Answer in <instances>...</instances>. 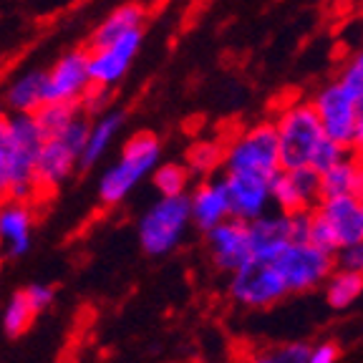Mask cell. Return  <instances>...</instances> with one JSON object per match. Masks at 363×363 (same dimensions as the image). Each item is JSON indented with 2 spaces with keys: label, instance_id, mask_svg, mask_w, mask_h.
<instances>
[{
  "label": "cell",
  "instance_id": "obj_1",
  "mask_svg": "<svg viewBox=\"0 0 363 363\" xmlns=\"http://www.w3.org/2000/svg\"><path fill=\"white\" fill-rule=\"evenodd\" d=\"M275 136H278V154L283 169H298V167H311L318 147L328 139L320 129L315 111L311 101L295 99L283 106H278L272 116Z\"/></svg>",
  "mask_w": 363,
  "mask_h": 363
},
{
  "label": "cell",
  "instance_id": "obj_2",
  "mask_svg": "<svg viewBox=\"0 0 363 363\" xmlns=\"http://www.w3.org/2000/svg\"><path fill=\"white\" fill-rule=\"evenodd\" d=\"M89 124V116L81 113L79 119L71 121L66 129L43 139L33 167L35 199L48 192H56L63 182L79 169V159L81 152H84Z\"/></svg>",
  "mask_w": 363,
  "mask_h": 363
},
{
  "label": "cell",
  "instance_id": "obj_3",
  "mask_svg": "<svg viewBox=\"0 0 363 363\" xmlns=\"http://www.w3.org/2000/svg\"><path fill=\"white\" fill-rule=\"evenodd\" d=\"M162 157V144L154 134L149 131H139L124 144L119 159L108 167L99 179V197L106 207L124 202L131 192L136 189V184L142 179H147L154 172V167L159 164Z\"/></svg>",
  "mask_w": 363,
  "mask_h": 363
},
{
  "label": "cell",
  "instance_id": "obj_4",
  "mask_svg": "<svg viewBox=\"0 0 363 363\" xmlns=\"http://www.w3.org/2000/svg\"><path fill=\"white\" fill-rule=\"evenodd\" d=\"M45 134L40 131L33 113L6 116V154H8V189L6 199L33 202V167Z\"/></svg>",
  "mask_w": 363,
  "mask_h": 363
},
{
  "label": "cell",
  "instance_id": "obj_5",
  "mask_svg": "<svg viewBox=\"0 0 363 363\" xmlns=\"http://www.w3.org/2000/svg\"><path fill=\"white\" fill-rule=\"evenodd\" d=\"M308 225V242L325 250L333 255L343 245H351L363 240V215L361 199L351 194L340 197H320L311 212Z\"/></svg>",
  "mask_w": 363,
  "mask_h": 363
},
{
  "label": "cell",
  "instance_id": "obj_6",
  "mask_svg": "<svg viewBox=\"0 0 363 363\" xmlns=\"http://www.w3.org/2000/svg\"><path fill=\"white\" fill-rule=\"evenodd\" d=\"M222 167L225 172H238V174H275L280 169V154L272 119L247 126L230 142H225Z\"/></svg>",
  "mask_w": 363,
  "mask_h": 363
},
{
  "label": "cell",
  "instance_id": "obj_7",
  "mask_svg": "<svg viewBox=\"0 0 363 363\" xmlns=\"http://www.w3.org/2000/svg\"><path fill=\"white\" fill-rule=\"evenodd\" d=\"M189 220V197H159L139 220V242L147 255H167L182 242Z\"/></svg>",
  "mask_w": 363,
  "mask_h": 363
},
{
  "label": "cell",
  "instance_id": "obj_8",
  "mask_svg": "<svg viewBox=\"0 0 363 363\" xmlns=\"http://www.w3.org/2000/svg\"><path fill=\"white\" fill-rule=\"evenodd\" d=\"M272 265L278 267L288 293L318 288L320 283H325V278L335 267L333 255L315 247L313 242H288L280 250V255L272 260Z\"/></svg>",
  "mask_w": 363,
  "mask_h": 363
},
{
  "label": "cell",
  "instance_id": "obj_9",
  "mask_svg": "<svg viewBox=\"0 0 363 363\" xmlns=\"http://www.w3.org/2000/svg\"><path fill=\"white\" fill-rule=\"evenodd\" d=\"M311 106L315 111L320 129L328 136L330 142L346 147L353 142V136L358 131V113H356V96L338 79L330 84L320 86L315 91V96L311 99Z\"/></svg>",
  "mask_w": 363,
  "mask_h": 363
},
{
  "label": "cell",
  "instance_id": "obj_10",
  "mask_svg": "<svg viewBox=\"0 0 363 363\" xmlns=\"http://www.w3.org/2000/svg\"><path fill=\"white\" fill-rule=\"evenodd\" d=\"M230 295L235 303L245 308H267L283 301L288 295V288H285V280L280 278L278 267L272 262L250 257L245 265L233 270Z\"/></svg>",
  "mask_w": 363,
  "mask_h": 363
},
{
  "label": "cell",
  "instance_id": "obj_11",
  "mask_svg": "<svg viewBox=\"0 0 363 363\" xmlns=\"http://www.w3.org/2000/svg\"><path fill=\"white\" fill-rule=\"evenodd\" d=\"M142 40H144V30L134 28L121 35V38L111 40V43L99 45V48H89L91 84L96 86V89H106V91L113 89L131 68L136 53L142 48Z\"/></svg>",
  "mask_w": 363,
  "mask_h": 363
},
{
  "label": "cell",
  "instance_id": "obj_12",
  "mask_svg": "<svg viewBox=\"0 0 363 363\" xmlns=\"http://www.w3.org/2000/svg\"><path fill=\"white\" fill-rule=\"evenodd\" d=\"M94 89L89 74V48L66 51L51 71H45V101L84 104Z\"/></svg>",
  "mask_w": 363,
  "mask_h": 363
},
{
  "label": "cell",
  "instance_id": "obj_13",
  "mask_svg": "<svg viewBox=\"0 0 363 363\" xmlns=\"http://www.w3.org/2000/svg\"><path fill=\"white\" fill-rule=\"evenodd\" d=\"M270 199L280 212H311L320 199V174L311 167L283 169L270 177Z\"/></svg>",
  "mask_w": 363,
  "mask_h": 363
},
{
  "label": "cell",
  "instance_id": "obj_14",
  "mask_svg": "<svg viewBox=\"0 0 363 363\" xmlns=\"http://www.w3.org/2000/svg\"><path fill=\"white\" fill-rule=\"evenodd\" d=\"M227 202H230V217L238 220H255L265 215L270 207V177L260 174H238L225 172Z\"/></svg>",
  "mask_w": 363,
  "mask_h": 363
},
{
  "label": "cell",
  "instance_id": "obj_15",
  "mask_svg": "<svg viewBox=\"0 0 363 363\" xmlns=\"http://www.w3.org/2000/svg\"><path fill=\"white\" fill-rule=\"evenodd\" d=\"M33 202L0 199V255L23 257L33 242Z\"/></svg>",
  "mask_w": 363,
  "mask_h": 363
},
{
  "label": "cell",
  "instance_id": "obj_16",
  "mask_svg": "<svg viewBox=\"0 0 363 363\" xmlns=\"http://www.w3.org/2000/svg\"><path fill=\"white\" fill-rule=\"evenodd\" d=\"M207 242H210L212 260L220 270L233 272L252 257L247 222L238 220V217H227L220 225L207 230Z\"/></svg>",
  "mask_w": 363,
  "mask_h": 363
},
{
  "label": "cell",
  "instance_id": "obj_17",
  "mask_svg": "<svg viewBox=\"0 0 363 363\" xmlns=\"http://www.w3.org/2000/svg\"><path fill=\"white\" fill-rule=\"evenodd\" d=\"M247 233L252 257L272 262L285 245L293 242V217L288 212H275V215L265 212V215L247 222Z\"/></svg>",
  "mask_w": 363,
  "mask_h": 363
},
{
  "label": "cell",
  "instance_id": "obj_18",
  "mask_svg": "<svg viewBox=\"0 0 363 363\" xmlns=\"http://www.w3.org/2000/svg\"><path fill=\"white\" fill-rule=\"evenodd\" d=\"M189 197V220L202 233L220 225L230 217V202H227L225 177L222 179H204Z\"/></svg>",
  "mask_w": 363,
  "mask_h": 363
},
{
  "label": "cell",
  "instance_id": "obj_19",
  "mask_svg": "<svg viewBox=\"0 0 363 363\" xmlns=\"http://www.w3.org/2000/svg\"><path fill=\"white\" fill-rule=\"evenodd\" d=\"M124 121H126V113L119 111V108H108V111L99 113L96 121H91L84 152H81L79 159V169H91V167H96L101 162L104 154L108 152V147L116 142Z\"/></svg>",
  "mask_w": 363,
  "mask_h": 363
},
{
  "label": "cell",
  "instance_id": "obj_20",
  "mask_svg": "<svg viewBox=\"0 0 363 363\" xmlns=\"http://www.w3.org/2000/svg\"><path fill=\"white\" fill-rule=\"evenodd\" d=\"M3 101L11 113H35L45 104V71L30 68L18 74L8 84Z\"/></svg>",
  "mask_w": 363,
  "mask_h": 363
},
{
  "label": "cell",
  "instance_id": "obj_21",
  "mask_svg": "<svg viewBox=\"0 0 363 363\" xmlns=\"http://www.w3.org/2000/svg\"><path fill=\"white\" fill-rule=\"evenodd\" d=\"M144 21H147V11H144V6H139V3H126V6L113 8V11L96 26V30L91 35L89 48L106 45V43H111V40L121 38L124 33H129V30L142 28Z\"/></svg>",
  "mask_w": 363,
  "mask_h": 363
},
{
  "label": "cell",
  "instance_id": "obj_22",
  "mask_svg": "<svg viewBox=\"0 0 363 363\" xmlns=\"http://www.w3.org/2000/svg\"><path fill=\"white\" fill-rule=\"evenodd\" d=\"M361 293H363V275H358V272L333 267V272L325 278V301L335 311L348 308Z\"/></svg>",
  "mask_w": 363,
  "mask_h": 363
},
{
  "label": "cell",
  "instance_id": "obj_23",
  "mask_svg": "<svg viewBox=\"0 0 363 363\" xmlns=\"http://www.w3.org/2000/svg\"><path fill=\"white\" fill-rule=\"evenodd\" d=\"M356 174H358V162L351 154H346L333 167L320 172V197H340V194H351L353 197Z\"/></svg>",
  "mask_w": 363,
  "mask_h": 363
},
{
  "label": "cell",
  "instance_id": "obj_24",
  "mask_svg": "<svg viewBox=\"0 0 363 363\" xmlns=\"http://www.w3.org/2000/svg\"><path fill=\"white\" fill-rule=\"evenodd\" d=\"M33 318L35 311L30 308L28 298H26L23 290H18V293H13L8 298L6 306L0 308V328H3V333L11 335V338H18V335H23L30 328Z\"/></svg>",
  "mask_w": 363,
  "mask_h": 363
},
{
  "label": "cell",
  "instance_id": "obj_25",
  "mask_svg": "<svg viewBox=\"0 0 363 363\" xmlns=\"http://www.w3.org/2000/svg\"><path fill=\"white\" fill-rule=\"evenodd\" d=\"M81 113H86V108L81 104H68V101H45L38 111L33 113L38 121L40 131L45 136L58 134L61 129H66L74 119H79Z\"/></svg>",
  "mask_w": 363,
  "mask_h": 363
},
{
  "label": "cell",
  "instance_id": "obj_26",
  "mask_svg": "<svg viewBox=\"0 0 363 363\" xmlns=\"http://www.w3.org/2000/svg\"><path fill=\"white\" fill-rule=\"evenodd\" d=\"M154 187H157L159 197H177V194H187L189 187V169L182 164H157L152 172Z\"/></svg>",
  "mask_w": 363,
  "mask_h": 363
},
{
  "label": "cell",
  "instance_id": "obj_27",
  "mask_svg": "<svg viewBox=\"0 0 363 363\" xmlns=\"http://www.w3.org/2000/svg\"><path fill=\"white\" fill-rule=\"evenodd\" d=\"M225 157V142H197L189 149V167L197 174H212L217 167H222Z\"/></svg>",
  "mask_w": 363,
  "mask_h": 363
},
{
  "label": "cell",
  "instance_id": "obj_28",
  "mask_svg": "<svg viewBox=\"0 0 363 363\" xmlns=\"http://www.w3.org/2000/svg\"><path fill=\"white\" fill-rule=\"evenodd\" d=\"M311 346L306 343H285V346H275L270 351H262L252 356L247 363H306Z\"/></svg>",
  "mask_w": 363,
  "mask_h": 363
},
{
  "label": "cell",
  "instance_id": "obj_29",
  "mask_svg": "<svg viewBox=\"0 0 363 363\" xmlns=\"http://www.w3.org/2000/svg\"><path fill=\"white\" fill-rule=\"evenodd\" d=\"M338 81L351 91L353 96H363V51L353 53V56L343 63Z\"/></svg>",
  "mask_w": 363,
  "mask_h": 363
},
{
  "label": "cell",
  "instance_id": "obj_30",
  "mask_svg": "<svg viewBox=\"0 0 363 363\" xmlns=\"http://www.w3.org/2000/svg\"><path fill=\"white\" fill-rule=\"evenodd\" d=\"M333 265L338 270H348V272H358L363 275V240L351 245H343L333 252Z\"/></svg>",
  "mask_w": 363,
  "mask_h": 363
},
{
  "label": "cell",
  "instance_id": "obj_31",
  "mask_svg": "<svg viewBox=\"0 0 363 363\" xmlns=\"http://www.w3.org/2000/svg\"><path fill=\"white\" fill-rule=\"evenodd\" d=\"M348 154V149L346 147H340V144H335V142H330V139H325L320 147H318V152H315V157H313V162H311V169H315L318 174L320 172H325L328 167H333L338 159H343Z\"/></svg>",
  "mask_w": 363,
  "mask_h": 363
},
{
  "label": "cell",
  "instance_id": "obj_32",
  "mask_svg": "<svg viewBox=\"0 0 363 363\" xmlns=\"http://www.w3.org/2000/svg\"><path fill=\"white\" fill-rule=\"evenodd\" d=\"M23 293H26V298H28V303L35 311V315L43 313V311H48V308L53 306V301H56V288H53V285H45V283L28 285Z\"/></svg>",
  "mask_w": 363,
  "mask_h": 363
},
{
  "label": "cell",
  "instance_id": "obj_33",
  "mask_svg": "<svg viewBox=\"0 0 363 363\" xmlns=\"http://www.w3.org/2000/svg\"><path fill=\"white\" fill-rule=\"evenodd\" d=\"M338 361V346L335 343H320L308 351L306 363H335Z\"/></svg>",
  "mask_w": 363,
  "mask_h": 363
},
{
  "label": "cell",
  "instance_id": "obj_34",
  "mask_svg": "<svg viewBox=\"0 0 363 363\" xmlns=\"http://www.w3.org/2000/svg\"><path fill=\"white\" fill-rule=\"evenodd\" d=\"M348 154H351L356 162H361L363 164V124H358L356 136H353V142L348 144Z\"/></svg>",
  "mask_w": 363,
  "mask_h": 363
},
{
  "label": "cell",
  "instance_id": "obj_35",
  "mask_svg": "<svg viewBox=\"0 0 363 363\" xmlns=\"http://www.w3.org/2000/svg\"><path fill=\"white\" fill-rule=\"evenodd\" d=\"M356 113H358V121L363 124V96H356Z\"/></svg>",
  "mask_w": 363,
  "mask_h": 363
},
{
  "label": "cell",
  "instance_id": "obj_36",
  "mask_svg": "<svg viewBox=\"0 0 363 363\" xmlns=\"http://www.w3.org/2000/svg\"><path fill=\"white\" fill-rule=\"evenodd\" d=\"M0 124H3V113H0Z\"/></svg>",
  "mask_w": 363,
  "mask_h": 363
},
{
  "label": "cell",
  "instance_id": "obj_37",
  "mask_svg": "<svg viewBox=\"0 0 363 363\" xmlns=\"http://www.w3.org/2000/svg\"><path fill=\"white\" fill-rule=\"evenodd\" d=\"M361 215H363V202H361Z\"/></svg>",
  "mask_w": 363,
  "mask_h": 363
},
{
  "label": "cell",
  "instance_id": "obj_38",
  "mask_svg": "<svg viewBox=\"0 0 363 363\" xmlns=\"http://www.w3.org/2000/svg\"><path fill=\"white\" fill-rule=\"evenodd\" d=\"M361 51H363V45H361Z\"/></svg>",
  "mask_w": 363,
  "mask_h": 363
}]
</instances>
